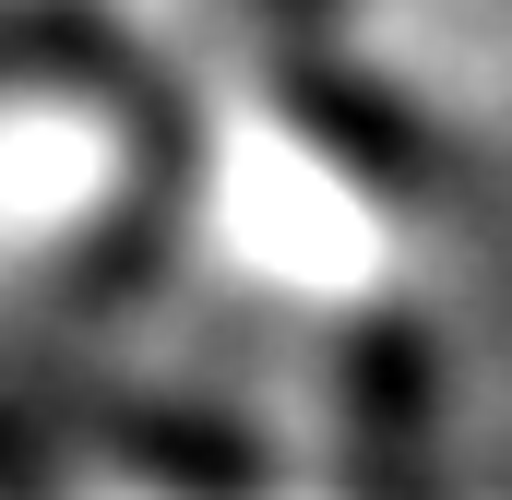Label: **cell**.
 <instances>
[{
    "label": "cell",
    "mask_w": 512,
    "mask_h": 500,
    "mask_svg": "<svg viewBox=\"0 0 512 500\" xmlns=\"http://www.w3.org/2000/svg\"><path fill=\"white\" fill-rule=\"evenodd\" d=\"M286 96H298V120L322 131L334 155H358L370 179H417V167H429V143L405 131V108H393V96H370L358 72H322V60H298V72H286Z\"/></svg>",
    "instance_id": "cell-1"
},
{
    "label": "cell",
    "mask_w": 512,
    "mask_h": 500,
    "mask_svg": "<svg viewBox=\"0 0 512 500\" xmlns=\"http://www.w3.org/2000/svg\"><path fill=\"white\" fill-rule=\"evenodd\" d=\"M262 12H310V0H262Z\"/></svg>",
    "instance_id": "cell-2"
}]
</instances>
